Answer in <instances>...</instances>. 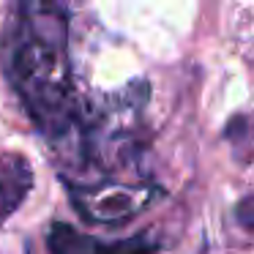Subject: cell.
Wrapping results in <instances>:
<instances>
[{
  "mask_svg": "<svg viewBox=\"0 0 254 254\" xmlns=\"http://www.w3.org/2000/svg\"><path fill=\"white\" fill-rule=\"evenodd\" d=\"M71 205L90 224H121L142 216L167 197L159 183L150 181H93L71 183L66 181Z\"/></svg>",
  "mask_w": 254,
  "mask_h": 254,
  "instance_id": "cell-3",
  "label": "cell"
},
{
  "mask_svg": "<svg viewBox=\"0 0 254 254\" xmlns=\"http://www.w3.org/2000/svg\"><path fill=\"white\" fill-rule=\"evenodd\" d=\"M224 137L230 139L232 153L241 161L254 159V121L249 115H235L230 123H227Z\"/></svg>",
  "mask_w": 254,
  "mask_h": 254,
  "instance_id": "cell-6",
  "label": "cell"
},
{
  "mask_svg": "<svg viewBox=\"0 0 254 254\" xmlns=\"http://www.w3.org/2000/svg\"><path fill=\"white\" fill-rule=\"evenodd\" d=\"M150 88L145 79L85 101L82 112V167L121 172L145 150V107Z\"/></svg>",
  "mask_w": 254,
  "mask_h": 254,
  "instance_id": "cell-2",
  "label": "cell"
},
{
  "mask_svg": "<svg viewBox=\"0 0 254 254\" xmlns=\"http://www.w3.org/2000/svg\"><path fill=\"white\" fill-rule=\"evenodd\" d=\"M0 63L30 121L58 156L82 167V112L68 61V17L55 3H22L0 36Z\"/></svg>",
  "mask_w": 254,
  "mask_h": 254,
  "instance_id": "cell-1",
  "label": "cell"
},
{
  "mask_svg": "<svg viewBox=\"0 0 254 254\" xmlns=\"http://www.w3.org/2000/svg\"><path fill=\"white\" fill-rule=\"evenodd\" d=\"M33 189V167L22 153H0V224L22 208Z\"/></svg>",
  "mask_w": 254,
  "mask_h": 254,
  "instance_id": "cell-5",
  "label": "cell"
},
{
  "mask_svg": "<svg viewBox=\"0 0 254 254\" xmlns=\"http://www.w3.org/2000/svg\"><path fill=\"white\" fill-rule=\"evenodd\" d=\"M47 249L50 254H156L161 252V243L145 232L121 241H101L79 232L66 221H55L47 230Z\"/></svg>",
  "mask_w": 254,
  "mask_h": 254,
  "instance_id": "cell-4",
  "label": "cell"
}]
</instances>
